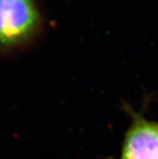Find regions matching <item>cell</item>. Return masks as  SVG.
Segmentation results:
<instances>
[{
    "mask_svg": "<svg viewBox=\"0 0 158 159\" xmlns=\"http://www.w3.org/2000/svg\"><path fill=\"white\" fill-rule=\"evenodd\" d=\"M43 29L33 0H0V54L13 55L34 45Z\"/></svg>",
    "mask_w": 158,
    "mask_h": 159,
    "instance_id": "cell-1",
    "label": "cell"
},
{
    "mask_svg": "<svg viewBox=\"0 0 158 159\" xmlns=\"http://www.w3.org/2000/svg\"><path fill=\"white\" fill-rule=\"evenodd\" d=\"M131 123L124 134L120 159H158V122L124 103Z\"/></svg>",
    "mask_w": 158,
    "mask_h": 159,
    "instance_id": "cell-2",
    "label": "cell"
}]
</instances>
